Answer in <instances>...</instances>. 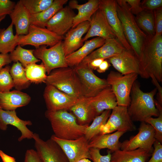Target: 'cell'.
Instances as JSON below:
<instances>
[{
  "mask_svg": "<svg viewBox=\"0 0 162 162\" xmlns=\"http://www.w3.org/2000/svg\"><path fill=\"white\" fill-rule=\"evenodd\" d=\"M139 75L144 79L153 75L162 82V35L147 36L139 58Z\"/></svg>",
  "mask_w": 162,
  "mask_h": 162,
  "instance_id": "cell-1",
  "label": "cell"
},
{
  "mask_svg": "<svg viewBox=\"0 0 162 162\" xmlns=\"http://www.w3.org/2000/svg\"><path fill=\"white\" fill-rule=\"evenodd\" d=\"M157 92L156 88L145 92L140 89L139 82L136 80L133 84L130 94V101L127 107L132 121L145 122L148 118L158 117L160 112L154 103V97Z\"/></svg>",
  "mask_w": 162,
  "mask_h": 162,
  "instance_id": "cell-2",
  "label": "cell"
},
{
  "mask_svg": "<svg viewBox=\"0 0 162 162\" xmlns=\"http://www.w3.org/2000/svg\"><path fill=\"white\" fill-rule=\"evenodd\" d=\"M45 115L51 124L54 135L63 140H74L84 136L89 125L79 124L75 116L67 110H46Z\"/></svg>",
  "mask_w": 162,
  "mask_h": 162,
  "instance_id": "cell-3",
  "label": "cell"
},
{
  "mask_svg": "<svg viewBox=\"0 0 162 162\" xmlns=\"http://www.w3.org/2000/svg\"><path fill=\"white\" fill-rule=\"evenodd\" d=\"M116 1L117 13L124 34L134 53L139 59L147 35L137 25L125 0Z\"/></svg>",
  "mask_w": 162,
  "mask_h": 162,
  "instance_id": "cell-4",
  "label": "cell"
},
{
  "mask_svg": "<svg viewBox=\"0 0 162 162\" xmlns=\"http://www.w3.org/2000/svg\"><path fill=\"white\" fill-rule=\"evenodd\" d=\"M45 83L76 98L83 97L80 81L74 68L68 66L53 70L47 75Z\"/></svg>",
  "mask_w": 162,
  "mask_h": 162,
  "instance_id": "cell-5",
  "label": "cell"
},
{
  "mask_svg": "<svg viewBox=\"0 0 162 162\" xmlns=\"http://www.w3.org/2000/svg\"><path fill=\"white\" fill-rule=\"evenodd\" d=\"M138 75L136 73L123 75L114 71L108 75L106 80L116 97L118 106H129L132 87Z\"/></svg>",
  "mask_w": 162,
  "mask_h": 162,
  "instance_id": "cell-6",
  "label": "cell"
},
{
  "mask_svg": "<svg viewBox=\"0 0 162 162\" xmlns=\"http://www.w3.org/2000/svg\"><path fill=\"white\" fill-rule=\"evenodd\" d=\"M60 36L46 28H41L30 24L28 34L18 35L17 45L33 46L37 48L42 46L51 47L63 39Z\"/></svg>",
  "mask_w": 162,
  "mask_h": 162,
  "instance_id": "cell-7",
  "label": "cell"
},
{
  "mask_svg": "<svg viewBox=\"0 0 162 162\" xmlns=\"http://www.w3.org/2000/svg\"><path fill=\"white\" fill-rule=\"evenodd\" d=\"M79 78L83 96L94 97L110 85L106 79L97 76L88 64L80 63L74 68Z\"/></svg>",
  "mask_w": 162,
  "mask_h": 162,
  "instance_id": "cell-8",
  "label": "cell"
},
{
  "mask_svg": "<svg viewBox=\"0 0 162 162\" xmlns=\"http://www.w3.org/2000/svg\"><path fill=\"white\" fill-rule=\"evenodd\" d=\"M62 41H60L49 48H47L46 46H42L34 50V56L42 61L47 75L54 69L68 66L63 50Z\"/></svg>",
  "mask_w": 162,
  "mask_h": 162,
  "instance_id": "cell-9",
  "label": "cell"
},
{
  "mask_svg": "<svg viewBox=\"0 0 162 162\" xmlns=\"http://www.w3.org/2000/svg\"><path fill=\"white\" fill-rule=\"evenodd\" d=\"M136 129L127 107L117 106L112 110L106 122L101 127L100 134H110L116 131L126 132Z\"/></svg>",
  "mask_w": 162,
  "mask_h": 162,
  "instance_id": "cell-10",
  "label": "cell"
},
{
  "mask_svg": "<svg viewBox=\"0 0 162 162\" xmlns=\"http://www.w3.org/2000/svg\"><path fill=\"white\" fill-rule=\"evenodd\" d=\"M33 139L36 151L43 162H70L60 146L51 138L44 141L35 133Z\"/></svg>",
  "mask_w": 162,
  "mask_h": 162,
  "instance_id": "cell-11",
  "label": "cell"
},
{
  "mask_svg": "<svg viewBox=\"0 0 162 162\" xmlns=\"http://www.w3.org/2000/svg\"><path fill=\"white\" fill-rule=\"evenodd\" d=\"M50 138L60 146L70 162H77L83 158L90 159L89 142L84 136L74 140L60 139L54 135Z\"/></svg>",
  "mask_w": 162,
  "mask_h": 162,
  "instance_id": "cell-12",
  "label": "cell"
},
{
  "mask_svg": "<svg viewBox=\"0 0 162 162\" xmlns=\"http://www.w3.org/2000/svg\"><path fill=\"white\" fill-rule=\"evenodd\" d=\"M138 130L136 135L121 142L120 149L130 151L140 148L153 151L152 146L156 140L153 128L150 124L142 122Z\"/></svg>",
  "mask_w": 162,
  "mask_h": 162,
  "instance_id": "cell-13",
  "label": "cell"
},
{
  "mask_svg": "<svg viewBox=\"0 0 162 162\" xmlns=\"http://www.w3.org/2000/svg\"><path fill=\"white\" fill-rule=\"evenodd\" d=\"M43 95L47 110L50 111L68 110L76 104L79 99L48 85L45 87Z\"/></svg>",
  "mask_w": 162,
  "mask_h": 162,
  "instance_id": "cell-14",
  "label": "cell"
},
{
  "mask_svg": "<svg viewBox=\"0 0 162 162\" xmlns=\"http://www.w3.org/2000/svg\"><path fill=\"white\" fill-rule=\"evenodd\" d=\"M99 8L104 13L109 24L115 34L116 39L126 50L132 51L124 34L121 24L118 16L116 1L100 0Z\"/></svg>",
  "mask_w": 162,
  "mask_h": 162,
  "instance_id": "cell-15",
  "label": "cell"
},
{
  "mask_svg": "<svg viewBox=\"0 0 162 162\" xmlns=\"http://www.w3.org/2000/svg\"><path fill=\"white\" fill-rule=\"evenodd\" d=\"M99 37L105 40L116 38V36L109 24L104 12L99 8L91 17L90 27L82 38L84 42L93 37Z\"/></svg>",
  "mask_w": 162,
  "mask_h": 162,
  "instance_id": "cell-16",
  "label": "cell"
},
{
  "mask_svg": "<svg viewBox=\"0 0 162 162\" xmlns=\"http://www.w3.org/2000/svg\"><path fill=\"white\" fill-rule=\"evenodd\" d=\"M76 15L68 6L63 7L46 23L45 28L57 35L64 37L72 28L74 18Z\"/></svg>",
  "mask_w": 162,
  "mask_h": 162,
  "instance_id": "cell-17",
  "label": "cell"
},
{
  "mask_svg": "<svg viewBox=\"0 0 162 162\" xmlns=\"http://www.w3.org/2000/svg\"><path fill=\"white\" fill-rule=\"evenodd\" d=\"M108 59L117 72L122 75L132 73L139 75V60L132 51L125 49Z\"/></svg>",
  "mask_w": 162,
  "mask_h": 162,
  "instance_id": "cell-18",
  "label": "cell"
},
{
  "mask_svg": "<svg viewBox=\"0 0 162 162\" xmlns=\"http://www.w3.org/2000/svg\"><path fill=\"white\" fill-rule=\"evenodd\" d=\"M32 124L30 121L24 120L19 118L16 110H5L0 108V130H6L8 125L16 128L21 133V135L18 139L19 142L26 139H33L34 133L27 127V126Z\"/></svg>",
  "mask_w": 162,
  "mask_h": 162,
  "instance_id": "cell-19",
  "label": "cell"
},
{
  "mask_svg": "<svg viewBox=\"0 0 162 162\" xmlns=\"http://www.w3.org/2000/svg\"><path fill=\"white\" fill-rule=\"evenodd\" d=\"M89 27L90 22L85 21L71 28L65 34L62 42L66 57L83 45L82 36L87 32Z\"/></svg>",
  "mask_w": 162,
  "mask_h": 162,
  "instance_id": "cell-20",
  "label": "cell"
},
{
  "mask_svg": "<svg viewBox=\"0 0 162 162\" xmlns=\"http://www.w3.org/2000/svg\"><path fill=\"white\" fill-rule=\"evenodd\" d=\"M126 49L116 38L106 40L104 44L86 57L80 63L87 64L96 59L104 60L117 55Z\"/></svg>",
  "mask_w": 162,
  "mask_h": 162,
  "instance_id": "cell-21",
  "label": "cell"
},
{
  "mask_svg": "<svg viewBox=\"0 0 162 162\" xmlns=\"http://www.w3.org/2000/svg\"><path fill=\"white\" fill-rule=\"evenodd\" d=\"M105 41L102 38L96 37L84 42L80 48L66 57L68 66L74 68L78 66L86 57L95 49L102 46Z\"/></svg>",
  "mask_w": 162,
  "mask_h": 162,
  "instance_id": "cell-22",
  "label": "cell"
},
{
  "mask_svg": "<svg viewBox=\"0 0 162 162\" xmlns=\"http://www.w3.org/2000/svg\"><path fill=\"white\" fill-rule=\"evenodd\" d=\"M31 100L28 94L20 91L0 92V108L4 110H16L17 108L27 105Z\"/></svg>",
  "mask_w": 162,
  "mask_h": 162,
  "instance_id": "cell-23",
  "label": "cell"
},
{
  "mask_svg": "<svg viewBox=\"0 0 162 162\" xmlns=\"http://www.w3.org/2000/svg\"><path fill=\"white\" fill-rule=\"evenodd\" d=\"M99 3L100 0H88L82 4H79L76 0L69 1L68 6L72 9H77L78 12L74 18L72 28L82 22H90L92 16L99 8Z\"/></svg>",
  "mask_w": 162,
  "mask_h": 162,
  "instance_id": "cell-24",
  "label": "cell"
},
{
  "mask_svg": "<svg viewBox=\"0 0 162 162\" xmlns=\"http://www.w3.org/2000/svg\"><path fill=\"white\" fill-rule=\"evenodd\" d=\"M9 16L11 20V23L15 26L16 34H27L30 25V14L20 0L16 3Z\"/></svg>",
  "mask_w": 162,
  "mask_h": 162,
  "instance_id": "cell-25",
  "label": "cell"
},
{
  "mask_svg": "<svg viewBox=\"0 0 162 162\" xmlns=\"http://www.w3.org/2000/svg\"><path fill=\"white\" fill-rule=\"evenodd\" d=\"M76 117L77 123L81 125H89L97 116L96 112L89 98L82 97L69 110Z\"/></svg>",
  "mask_w": 162,
  "mask_h": 162,
  "instance_id": "cell-26",
  "label": "cell"
},
{
  "mask_svg": "<svg viewBox=\"0 0 162 162\" xmlns=\"http://www.w3.org/2000/svg\"><path fill=\"white\" fill-rule=\"evenodd\" d=\"M89 99L96 112L97 116L105 110H112L118 106L116 97L110 86L104 88L95 96Z\"/></svg>",
  "mask_w": 162,
  "mask_h": 162,
  "instance_id": "cell-27",
  "label": "cell"
},
{
  "mask_svg": "<svg viewBox=\"0 0 162 162\" xmlns=\"http://www.w3.org/2000/svg\"><path fill=\"white\" fill-rule=\"evenodd\" d=\"M125 133L124 131H116L112 134H100L89 142V147L100 150L107 148L112 153L120 149L121 142L119 141V139Z\"/></svg>",
  "mask_w": 162,
  "mask_h": 162,
  "instance_id": "cell-28",
  "label": "cell"
},
{
  "mask_svg": "<svg viewBox=\"0 0 162 162\" xmlns=\"http://www.w3.org/2000/svg\"><path fill=\"white\" fill-rule=\"evenodd\" d=\"M152 152L140 148L130 151L119 149L112 153L110 162H146Z\"/></svg>",
  "mask_w": 162,
  "mask_h": 162,
  "instance_id": "cell-29",
  "label": "cell"
},
{
  "mask_svg": "<svg viewBox=\"0 0 162 162\" xmlns=\"http://www.w3.org/2000/svg\"><path fill=\"white\" fill-rule=\"evenodd\" d=\"M68 0H54L52 4L48 8L40 12L30 14V22L32 24L41 28H45L48 21L68 2Z\"/></svg>",
  "mask_w": 162,
  "mask_h": 162,
  "instance_id": "cell-30",
  "label": "cell"
},
{
  "mask_svg": "<svg viewBox=\"0 0 162 162\" xmlns=\"http://www.w3.org/2000/svg\"><path fill=\"white\" fill-rule=\"evenodd\" d=\"M135 20L139 28L147 36L155 35V30L153 10L144 9L136 15Z\"/></svg>",
  "mask_w": 162,
  "mask_h": 162,
  "instance_id": "cell-31",
  "label": "cell"
},
{
  "mask_svg": "<svg viewBox=\"0 0 162 162\" xmlns=\"http://www.w3.org/2000/svg\"><path fill=\"white\" fill-rule=\"evenodd\" d=\"M13 26L11 23L6 29H0V53L2 54L11 52L18 45V35H14Z\"/></svg>",
  "mask_w": 162,
  "mask_h": 162,
  "instance_id": "cell-32",
  "label": "cell"
},
{
  "mask_svg": "<svg viewBox=\"0 0 162 162\" xmlns=\"http://www.w3.org/2000/svg\"><path fill=\"white\" fill-rule=\"evenodd\" d=\"M34 50L27 49L18 45L9 54L12 62H19L25 68L32 64L36 63L40 60L37 58L33 53Z\"/></svg>",
  "mask_w": 162,
  "mask_h": 162,
  "instance_id": "cell-33",
  "label": "cell"
},
{
  "mask_svg": "<svg viewBox=\"0 0 162 162\" xmlns=\"http://www.w3.org/2000/svg\"><path fill=\"white\" fill-rule=\"evenodd\" d=\"M10 72L14 87L20 91L28 88L31 82L27 78L25 68L19 62L14 63L10 67Z\"/></svg>",
  "mask_w": 162,
  "mask_h": 162,
  "instance_id": "cell-34",
  "label": "cell"
},
{
  "mask_svg": "<svg viewBox=\"0 0 162 162\" xmlns=\"http://www.w3.org/2000/svg\"><path fill=\"white\" fill-rule=\"evenodd\" d=\"M112 110H106L95 117L92 124L86 128L84 136L90 142L93 138L100 134L101 127L105 124Z\"/></svg>",
  "mask_w": 162,
  "mask_h": 162,
  "instance_id": "cell-35",
  "label": "cell"
},
{
  "mask_svg": "<svg viewBox=\"0 0 162 162\" xmlns=\"http://www.w3.org/2000/svg\"><path fill=\"white\" fill-rule=\"evenodd\" d=\"M26 75L31 83H45L47 75L45 67L42 62L40 64H31L25 68Z\"/></svg>",
  "mask_w": 162,
  "mask_h": 162,
  "instance_id": "cell-36",
  "label": "cell"
},
{
  "mask_svg": "<svg viewBox=\"0 0 162 162\" xmlns=\"http://www.w3.org/2000/svg\"><path fill=\"white\" fill-rule=\"evenodd\" d=\"M30 14L42 12L49 7L53 0H20Z\"/></svg>",
  "mask_w": 162,
  "mask_h": 162,
  "instance_id": "cell-37",
  "label": "cell"
},
{
  "mask_svg": "<svg viewBox=\"0 0 162 162\" xmlns=\"http://www.w3.org/2000/svg\"><path fill=\"white\" fill-rule=\"evenodd\" d=\"M10 67L7 65L0 70V92H6L10 91L14 87L12 77L10 74Z\"/></svg>",
  "mask_w": 162,
  "mask_h": 162,
  "instance_id": "cell-38",
  "label": "cell"
},
{
  "mask_svg": "<svg viewBox=\"0 0 162 162\" xmlns=\"http://www.w3.org/2000/svg\"><path fill=\"white\" fill-rule=\"evenodd\" d=\"M145 122L151 125L155 131V139L162 142V111L160 112L159 116L156 118L151 117L146 119Z\"/></svg>",
  "mask_w": 162,
  "mask_h": 162,
  "instance_id": "cell-39",
  "label": "cell"
},
{
  "mask_svg": "<svg viewBox=\"0 0 162 162\" xmlns=\"http://www.w3.org/2000/svg\"><path fill=\"white\" fill-rule=\"evenodd\" d=\"M90 159L93 162H110L111 153L109 151L106 155H102L100 149L94 148H89Z\"/></svg>",
  "mask_w": 162,
  "mask_h": 162,
  "instance_id": "cell-40",
  "label": "cell"
},
{
  "mask_svg": "<svg viewBox=\"0 0 162 162\" xmlns=\"http://www.w3.org/2000/svg\"><path fill=\"white\" fill-rule=\"evenodd\" d=\"M153 150L152 157L147 162H162V143L156 140L153 144Z\"/></svg>",
  "mask_w": 162,
  "mask_h": 162,
  "instance_id": "cell-41",
  "label": "cell"
},
{
  "mask_svg": "<svg viewBox=\"0 0 162 162\" xmlns=\"http://www.w3.org/2000/svg\"><path fill=\"white\" fill-rule=\"evenodd\" d=\"M16 3L10 0H0V17L10 15L14 9Z\"/></svg>",
  "mask_w": 162,
  "mask_h": 162,
  "instance_id": "cell-42",
  "label": "cell"
},
{
  "mask_svg": "<svg viewBox=\"0 0 162 162\" xmlns=\"http://www.w3.org/2000/svg\"><path fill=\"white\" fill-rule=\"evenodd\" d=\"M155 30V35L159 36L162 34V7L153 10Z\"/></svg>",
  "mask_w": 162,
  "mask_h": 162,
  "instance_id": "cell-43",
  "label": "cell"
},
{
  "mask_svg": "<svg viewBox=\"0 0 162 162\" xmlns=\"http://www.w3.org/2000/svg\"><path fill=\"white\" fill-rule=\"evenodd\" d=\"M141 6L143 9L154 10L162 7V0H145L141 2Z\"/></svg>",
  "mask_w": 162,
  "mask_h": 162,
  "instance_id": "cell-44",
  "label": "cell"
},
{
  "mask_svg": "<svg viewBox=\"0 0 162 162\" xmlns=\"http://www.w3.org/2000/svg\"><path fill=\"white\" fill-rule=\"evenodd\" d=\"M24 162H43L36 150L30 149L25 153Z\"/></svg>",
  "mask_w": 162,
  "mask_h": 162,
  "instance_id": "cell-45",
  "label": "cell"
},
{
  "mask_svg": "<svg viewBox=\"0 0 162 162\" xmlns=\"http://www.w3.org/2000/svg\"><path fill=\"white\" fill-rule=\"evenodd\" d=\"M128 4L130 10L133 14L137 15L144 9L142 8L140 0H125Z\"/></svg>",
  "mask_w": 162,
  "mask_h": 162,
  "instance_id": "cell-46",
  "label": "cell"
},
{
  "mask_svg": "<svg viewBox=\"0 0 162 162\" xmlns=\"http://www.w3.org/2000/svg\"><path fill=\"white\" fill-rule=\"evenodd\" d=\"M152 79V82L154 85L156 86L157 91L156 100L158 104L162 106V88L159 83V82L154 76H151L150 77Z\"/></svg>",
  "mask_w": 162,
  "mask_h": 162,
  "instance_id": "cell-47",
  "label": "cell"
},
{
  "mask_svg": "<svg viewBox=\"0 0 162 162\" xmlns=\"http://www.w3.org/2000/svg\"><path fill=\"white\" fill-rule=\"evenodd\" d=\"M11 62L9 54L1 53L0 54V70L3 68V66L8 65Z\"/></svg>",
  "mask_w": 162,
  "mask_h": 162,
  "instance_id": "cell-48",
  "label": "cell"
},
{
  "mask_svg": "<svg viewBox=\"0 0 162 162\" xmlns=\"http://www.w3.org/2000/svg\"><path fill=\"white\" fill-rule=\"evenodd\" d=\"M104 60L102 58L94 59L91 61L87 64L92 70H97Z\"/></svg>",
  "mask_w": 162,
  "mask_h": 162,
  "instance_id": "cell-49",
  "label": "cell"
},
{
  "mask_svg": "<svg viewBox=\"0 0 162 162\" xmlns=\"http://www.w3.org/2000/svg\"><path fill=\"white\" fill-rule=\"evenodd\" d=\"M110 66L109 61L105 59L102 62L96 70L99 73H103L106 72Z\"/></svg>",
  "mask_w": 162,
  "mask_h": 162,
  "instance_id": "cell-50",
  "label": "cell"
},
{
  "mask_svg": "<svg viewBox=\"0 0 162 162\" xmlns=\"http://www.w3.org/2000/svg\"><path fill=\"white\" fill-rule=\"evenodd\" d=\"M0 157L3 162H16L14 158L7 155L2 150H0Z\"/></svg>",
  "mask_w": 162,
  "mask_h": 162,
  "instance_id": "cell-51",
  "label": "cell"
},
{
  "mask_svg": "<svg viewBox=\"0 0 162 162\" xmlns=\"http://www.w3.org/2000/svg\"><path fill=\"white\" fill-rule=\"evenodd\" d=\"M77 162H91L88 159L83 158L79 160Z\"/></svg>",
  "mask_w": 162,
  "mask_h": 162,
  "instance_id": "cell-52",
  "label": "cell"
},
{
  "mask_svg": "<svg viewBox=\"0 0 162 162\" xmlns=\"http://www.w3.org/2000/svg\"><path fill=\"white\" fill-rule=\"evenodd\" d=\"M6 17V16H4L0 17V23Z\"/></svg>",
  "mask_w": 162,
  "mask_h": 162,
  "instance_id": "cell-53",
  "label": "cell"
}]
</instances>
